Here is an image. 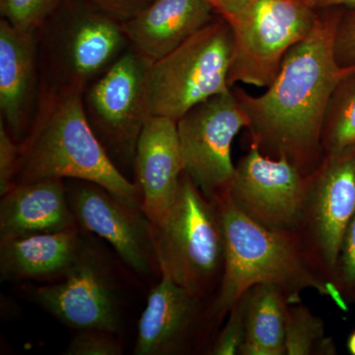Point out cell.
Returning <instances> with one entry per match:
<instances>
[{"label":"cell","mask_w":355,"mask_h":355,"mask_svg":"<svg viewBox=\"0 0 355 355\" xmlns=\"http://www.w3.org/2000/svg\"><path fill=\"white\" fill-rule=\"evenodd\" d=\"M245 340L241 355L286 354L289 304L284 292L270 284H257L245 293Z\"/></svg>","instance_id":"20"},{"label":"cell","mask_w":355,"mask_h":355,"mask_svg":"<svg viewBox=\"0 0 355 355\" xmlns=\"http://www.w3.org/2000/svg\"><path fill=\"white\" fill-rule=\"evenodd\" d=\"M151 64L130 46L83 93L89 123L120 170L121 166L133 164L140 133L153 116Z\"/></svg>","instance_id":"8"},{"label":"cell","mask_w":355,"mask_h":355,"mask_svg":"<svg viewBox=\"0 0 355 355\" xmlns=\"http://www.w3.org/2000/svg\"><path fill=\"white\" fill-rule=\"evenodd\" d=\"M209 1H210V0H209Z\"/></svg>","instance_id":"33"},{"label":"cell","mask_w":355,"mask_h":355,"mask_svg":"<svg viewBox=\"0 0 355 355\" xmlns=\"http://www.w3.org/2000/svg\"><path fill=\"white\" fill-rule=\"evenodd\" d=\"M335 53L340 65H355V10L352 9H347L340 14L336 27Z\"/></svg>","instance_id":"27"},{"label":"cell","mask_w":355,"mask_h":355,"mask_svg":"<svg viewBox=\"0 0 355 355\" xmlns=\"http://www.w3.org/2000/svg\"><path fill=\"white\" fill-rule=\"evenodd\" d=\"M247 127L233 89L200 103L177 121L184 173L210 200L227 195L235 173L231 147Z\"/></svg>","instance_id":"9"},{"label":"cell","mask_w":355,"mask_h":355,"mask_svg":"<svg viewBox=\"0 0 355 355\" xmlns=\"http://www.w3.org/2000/svg\"><path fill=\"white\" fill-rule=\"evenodd\" d=\"M85 246L78 226L0 241L2 282L62 279Z\"/></svg>","instance_id":"19"},{"label":"cell","mask_w":355,"mask_h":355,"mask_svg":"<svg viewBox=\"0 0 355 355\" xmlns=\"http://www.w3.org/2000/svg\"><path fill=\"white\" fill-rule=\"evenodd\" d=\"M245 294L228 313L225 327L219 334L210 354L214 355H236L245 340Z\"/></svg>","instance_id":"25"},{"label":"cell","mask_w":355,"mask_h":355,"mask_svg":"<svg viewBox=\"0 0 355 355\" xmlns=\"http://www.w3.org/2000/svg\"><path fill=\"white\" fill-rule=\"evenodd\" d=\"M114 334L104 331H77L64 354L67 355H121L123 354Z\"/></svg>","instance_id":"24"},{"label":"cell","mask_w":355,"mask_h":355,"mask_svg":"<svg viewBox=\"0 0 355 355\" xmlns=\"http://www.w3.org/2000/svg\"><path fill=\"white\" fill-rule=\"evenodd\" d=\"M60 280L33 289L32 297L42 308L76 331H119L118 297L106 263L97 252L85 245Z\"/></svg>","instance_id":"13"},{"label":"cell","mask_w":355,"mask_h":355,"mask_svg":"<svg viewBox=\"0 0 355 355\" xmlns=\"http://www.w3.org/2000/svg\"><path fill=\"white\" fill-rule=\"evenodd\" d=\"M232 37L229 85L268 87L282 60L318 18L304 0H210Z\"/></svg>","instance_id":"4"},{"label":"cell","mask_w":355,"mask_h":355,"mask_svg":"<svg viewBox=\"0 0 355 355\" xmlns=\"http://www.w3.org/2000/svg\"><path fill=\"white\" fill-rule=\"evenodd\" d=\"M64 0H3L1 18L16 29L38 32L62 6Z\"/></svg>","instance_id":"23"},{"label":"cell","mask_w":355,"mask_h":355,"mask_svg":"<svg viewBox=\"0 0 355 355\" xmlns=\"http://www.w3.org/2000/svg\"><path fill=\"white\" fill-rule=\"evenodd\" d=\"M333 280L338 282V291L340 286L355 291V216L345 233Z\"/></svg>","instance_id":"28"},{"label":"cell","mask_w":355,"mask_h":355,"mask_svg":"<svg viewBox=\"0 0 355 355\" xmlns=\"http://www.w3.org/2000/svg\"><path fill=\"white\" fill-rule=\"evenodd\" d=\"M305 3L314 10L345 7L355 10V0H304Z\"/></svg>","instance_id":"30"},{"label":"cell","mask_w":355,"mask_h":355,"mask_svg":"<svg viewBox=\"0 0 355 355\" xmlns=\"http://www.w3.org/2000/svg\"><path fill=\"white\" fill-rule=\"evenodd\" d=\"M105 15L123 23L132 20L155 0H81Z\"/></svg>","instance_id":"29"},{"label":"cell","mask_w":355,"mask_h":355,"mask_svg":"<svg viewBox=\"0 0 355 355\" xmlns=\"http://www.w3.org/2000/svg\"><path fill=\"white\" fill-rule=\"evenodd\" d=\"M216 16L151 64L149 95L153 116L178 121L193 107L232 88L228 81L232 37L225 21Z\"/></svg>","instance_id":"7"},{"label":"cell","mask_w":355,"mask_h":355,"mask_svg":"<svg viewBox=\"0 0 355 355\" xmlns=\"http://www.w3.org/2000/svg\"><path fill=\"white\" fill-rule=\"evenodd\" d=\"M355 216V147L326 154L309 175L299 235L322 275L335 277L338 257Z\"/></svg>","instance_id":"10"},{"label":"cell","mask_w":355,"mask_h":355,"mask_svg":"<svg viewBox=\"0 0 355 355\" xmlns=\"http://www.w3.org/2000/svg\"><path fill=\"white\" fill-rule=\"evenodd\" d=\"M347 349L350 354L355 355V331L350 335L349 340H347Z\"/></svg>","instance_id":"31"},{"label":"cell","mask_w":355,"mask_h":355,"mask_svg":"<svg viewBox=\"0 0 355 355\" xmlns=\"http://www.w3.org/2000/svg\"><path fill=\"white\" fill-rule=\"evenodd\" d=\"M209 0H155L123 28L130 48L155 62L214 19Z\"/></svg>","instance_id":"17"},{"label":"cell","mask_w":355,"mask_h":355,"mask_svg":"<svg viewBox=\"0 0 355 355\" xmlns=\"http://www.w3.org/2000/svg\"><path fill=\"white\" fill-rule=\"evenodd\" d=\"M67 191L77 225L106 240L135 272L149 275L159 268L154 226L141 205L81 180Z\"/></svg>","instance_id":"12"},{"label":"cell","mask_w":355,"mask_h":355,"mask_svg":"<svg viewBox=\"0 0 355 355\" xmlns=\"http://www.w3.org/2000/svg\"><path fill=\"white\" fill-rule=\"evenodd\" d=\"M302 41L287 51L272 84L253 96L233 89L248 119L252 144L272 158L286 157L309 176L324 158L323 128L329 104L355 65L336 60V27L342 11L328 9Z\"/></svg>","instance_id":"1"},{"label":"cell","mask_w":355,"mask_h":355,"mask_svg":"<svg viewBox=\"0 0 355 355\" xmlns=\"http://www.w3.org/2000/svg\"><path fill=\"white\" fill-rule=\"evenodd\" d=\"M220 205L225 233V265L212 315L223 318L257 284L279 287L291 304L300 301L305 289H314L345 304L342 294L324 275L298 233L270 230L242 214L227 195L216 200Z\"/></svg>","instance_id":"3"},{"label":"cell","mask_w":355,"mask_h":355,"mask_svg":"<svg viewBox=\"0 0 355 355\" xmlns=\"http://www.w3.org/2000/svg\"><path fill=\"white\" fill-rule=\"evenodd\" d=\"M133 166L141 209L157 225L171 209L184 173L177 121L159 116L147 120L137 141Z\"/></svg>","instance_id":"16"},{"label":"cell","mask_w":355,"mask_h":355,"mask_svg":"<svg viewBox=\"0 0 355 355\" xmlns=\"http://www.w3.org/2000/svg\"><path fill=\"white\" fill-rule=\"evenodd\" d=\"M324 338V323L301 303L289 306L286 324V354H331V343Z\"/></svg>","instance_id":"22"},{"label":"cell","mask_w":355,"mask_h":355,"mask_svg":"<svg viewBox=\"0 0 355 355\" xmlns=\"http://www.w3.org/2000/svg\"><path fill=\"white\" fill-rule=\"evenodd\" d=\"M153 226L161 273L200 297L220 284L225 265L220 205L184 173L171 209Z\"/></svg>","instance_id":"5"},{"label":"cell","mask_w":355,"mask_h":355,"mask_svg":"<svg viewBox=\"0 0 355 355\" xmlns=\"http://www.w3.org/2000/svg\"><path fill=\"white\" fill-rule=\"evenodd\" d=\"M19 147L14 184L69 178L141 205L139 186L114 164L91 128L80 91L42 84L36 114Z\"/></svg>","instance_id":"2"},{"label":"cell","mask_w":355,"mask_h":355,"mask_svg":"<svg viewBox=\"0 0 355 355\" xmlns=\"http://www.w3.org/2000/svg\"><path fill=\"white\" fill-rule=\"evenodd\" d=\"M38 40L42 84L83 93L130 48L121 23L81 0H64Z\"/></svg>","instance_id":"6"},{"label":"cell","mask_w":355,"mask_h":355,"mask_svg":"<svg viewBox=\"0 0 355 355\" xmlns=\"http://www.w3.org/2000/svg\"><path fill=\"white\" fill-rule=\"evenodd\" d=\"M324 155L355 147V72L331 96L322 137Z\"/></svg>","instance_id":"21"},{"label":"cell","mask_w":355,"mask_h":355,"mask_svg":"<svg viewBox=\"0 0 355 355\" xmlns=\"http://www.w3.org/2000/svg\"><path fill=\"white\" fill-rule=\"evenodd\" d=\"M38 32L16 29L0 20V112L1 121L14 139L22 142L38 106Z\"/></svg>","instance_id":"14"},{"label":"cell","mask_w":355,"mask_h":355,"mask_svg":"<svg viewBox=\"0 0 355 355\" xmlns=\"http://www.w3.org/2000/svg\"><path fill=\"white\" fill-rule=\"evenodd\" d=\"M2 1H3V0H0V3H1Z\"/></svg>","instance_id":"32"},{"label":"cell","mask_w":355,"mask_h":355,"mask_svg":"<svg viewBox=\"0 0 355 355\" xmlns=\"http://www.w3.org/2000/svg\"><path fill=\"white\" fill-rule=\"evenodd\" d=\"M20 147L8 128L0 120V195H6L15 184Z\"/></svg>","instance_id":"26"},{"label":"cell","mask_w":355,"mask_h":355,"mask_svg":"<svg viewBox=\"0 0 355 355\" xmlns=\"http://www.w3.org/2000/svg\"><path fill=\"white\" fill-rule=\"evenodd\" d=\"M0 202V241L76 227L62 179L14 184Z\"/></svg>","instance_id":"18"},{"label":"cell","mask_w":355,"mask_h":355,"mask_svg":"<svg viewBox=\"0 0 355 355\" xmlns=\"http://www.w3.org/2000/svg\"><path fill=\"white\" fill-rule=\"evenodd\" d=\"M309 176L286 157L272 158L251 144L235 166L227 193L236 207L263 227L298 233Z\"/></svg>","instance_id":"11"},{"label":"cell","mask_w":355,"mask_h":355,"mask_svg":"<svg viewBox=\"0 0 355 355\" xmlns=\"http://www.w3.org/2000/svg\"><path fill=\"white\" fill-rule=\"evenodd\" d=\"M151 289L137 327L135 355H177L191 349L202 321V297L164 273Z\"/></svg>","instance_id":"15"}]
</instances>
